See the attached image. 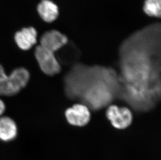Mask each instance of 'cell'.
Returning a JSON list of instances; mask_svg holds the SVG:
<instances>
[{
  "instance_id": "6da1fadb",
  "label": "cell",
  "mask_w": 161,
  "mask_h": 160,
  "mask_svg": "<svg viewBox=\"0 0 161 160\" xmlns=\"http://www.w3.org/2000/svg\"><path fill=\"white\" fill-rule=\"evenodd\" d=\"M118 99L138 113L152 110L161 99V24L137 31L119 51Z\"/></svg>"
},
{
  "instance_id": "7a4b0ae2",
  "label": "cell",
  "mask_w": 161,
  "mask_h": 160,
  "mask_svg": "<svg viewBox=\"0 0 161 160\" xmlns=\"http://www.w3.org/2000/svg\"><path fill=\"white\" fill-rule=\"evenodd\" d=\"M64 89L69 99L79 101L90 111L100 110L119 98L118 71L109 67L75 63L64 77Z\"/></svg>"
},
{
  "instance_id": "3957f363",
  "label": "cell",
  "mask_w": 161,
  "mask_h": 160,
  "mask_svg": "<svg viewBox=\"0 0 161 160\" xmlns=\"http://www.w3.org/2000/svg\"><path fill=\"white\" fill-rule=\"evenodd\" d=\"M30 77L29 71L23 67L16 68L7 75L0 64V96H12L18 94L27 85Z\"/></svg>"
},
{
  "instance_id": "277c9868",
  "label": "cell",
  "mask_w": 161,
  "mask_h": 160,
  "mask_svg": "<svg viewBox=\"0 0 161 160\" xmlns=\"http://www.w3.org/2000/svg\"><path fill=\"white\" fill-rule=\"evenodd\" d=\"M35 56L40 69L44 74L54 76L61 72V64L54 53L39 45L36 48Z\"/></svg>"
},
{
  "instance_id": "5b68a950",
  "label": "cell",
  "mask_w": 161,
  "mask_h": 160,
  "mask_svg": "<svg viewBox=\"0 0 161 160\" xmlns=\"http://www.w3.org/2000/svg\"><path fill=\"white\" fill-rule=\"evenodd\" d=\"M106 116L112 125L118 130H124L130 126L133 121L130 110L127 107H119L116 105H110L106 111Z\"/></svg>"
},
{
  "instance_id": "8992f818",
  "label": "cell",
  "mask_w": 161,
  "mask_h": 160,
  "mask_svg": "<svg viewBox=\"0 0 161 160\" xmlns=\"http://www.w3.org/2000/svg\"><path fill=\"white\" fill-rule=\"evenodd\" d=\"M65 115L69 124L78 127L85 126L91 119L90 109L80 103L75 104L66 109Z\"/></svg>"
},
{
  "instance_id": "52a82bcc",
  "label": "cell",
  "mask_w": 161,
  "mask_h": 160,
  "mask_svg": "<svg viewBox=\"0 0 161 160\" xmlns=\"http://www.w3.org/2000/svg\"><path fill=\"white\" fill-rule=\"evenodd\" d=\"M68 42L69 39L65 35L56 30H52L42 35L40 45L55 53L66 45Z\"/></svg>"
},
{
  "instance_id": "ba28073f",
  "label": "cell",
  "mask_w": 161,
  "mask_h": 160,
  "mask_svg": "<svg viewBox=\"0 0 161 160\" xmlns=\"http://www.w3.org/2000/svg\"><path fill=\"white\" fill-rule=\"evenodd\" d=\"M38 33L36 29L32 27L24 28L15 35L14 39L19 48L27 51L35 45L37 41Z\"/></svg>"
},
{
  "instance_id": "9c48e42d",
  "label": "cell",
  "mask_w": 161,
  "mask_h": 160,
  "mask_svg": "<svg viewBox=\"0 0 161 160\" xmlns=\"http://www.w3.org/2000/svg\"><path fill=\"white\" fill-rule=\"evenodd\" d=\"M38 14L43 21L47 23L53 22L59 15L58 5L50 0H42L37 6Z\"/></svg>"
},
{
  "instance_id": "30bf717a",
  "label": "cell",
  "mask_w": 161,
  "mask_h": 160,
  "mask_svg": "<svg viewBox=\"0 0 161 160\" xmlns=\"http://www.w3.org/2000/svg\"><path fill=\"white\" fill-rule=\"evenodd\" d=\"M17 125L15 122L8 116L0 118V140L8 142L15 139L17 135Z\"/></svg>"
},
{
  "instance_id": "8fae6325",
  "label": "cell",
  "mask_w": 161,
  "mask_h": 160,
  "mask_svg": "<svg viewBox=\"0 0 161 160\" xmlns=\"http://www.w3.org/2000/svg\"><path fill=\"white\" fill-rule=\"evenodd\" d=\"M143 11L147 15L160 17L161 14V0H145Z\"/></svg>"
},
{
  "instance_id": "7c38bea8",
  "label": "cell",
  "mask_w": 161,
  "mask_h": 160,
  "mask_svg": "<svg viewBox=\"0 0 161 160\" xmlns=\"http://www.w3.org/2000/svg\"><path fill=\"white\" fill-rule=\"evenodd\" d=\"M5 109L6 107L4 103L1 99H0V116H1L5 112Z\"/></svg>"
}]
</instances>
